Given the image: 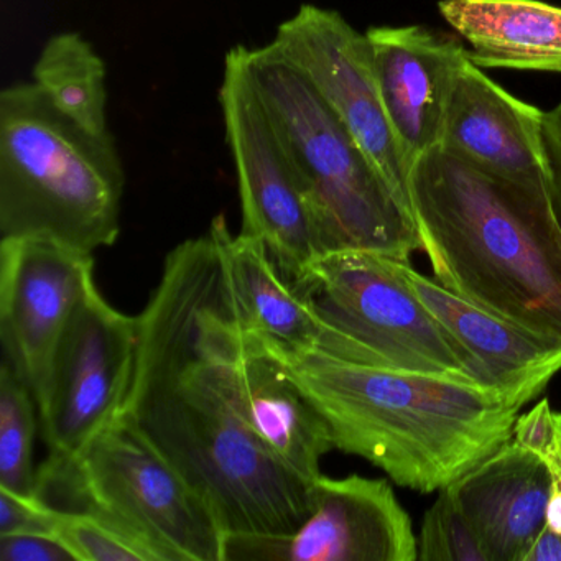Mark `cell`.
Listing matches in <instances>:
<instances>
[{"label":"cell","mask_w":561,"mask_h":561,"mask_svg":"<svg viewBox=\"0 0 561 561\" xmlns=\"http://www.w3.org/2000/svg\"><path fill=\"white\" fill-rule=\"evenodd\" d=\"M479 68L561 73V8L541 0H442Z\"/></svg>","instance_id":"d6986e66"},{"label":"cell","mask_w":561,"mask_h":561,"mask_svg":"<svg viewBox=\"0 0 561 561\" xmlns=\"http://www.w3.org/2000/svg\"><path fill=\"white\" fill-rule=\"evenodd\" d=\"M439 147L553 202L543 111L512 96L471 60L459 68L449 91Z\"/></svg>","instance_id":"5bb4252c"},{"label":"cell","mask_w":561,"mask_h":561,"mask_svg":"<svg viewBox=\"0 0 561 561\" xmlns=\"http://www.w3.org/2000/svg\"><path fill=\"white\" fill-rule=\"evenodd\" d=\"M558 416H560V422H561V413H558Z\"/></svg>","instance_id":"f546056e"},{"label":"cell","mask_w":561,"mask_h":561,"mask_svg":"<svg viewBox=\"0 0 561 561\" xmlns=\"http://www.w3.org/2000/svg\"><path fill=\"white\" fill-rule=\"evenodd\" d=\"M50 534L77 561H157L153 553L126 531L90 512L51 505Z\"/></svg>","instance_id":"7402d4cb"},{"label":"cell","mask_w":561,"mask_h":561,"mask_svg":"<svg viewBox=\"0 0 561 561\" xmlns=\"http://www.w3.org/2000/svg\"><path fill=\"white\" fill-rule=\"evenodd\" d=\"M51 505L37 495H21L0 488V535L48 531Z\"/></svg>","instance_id":"d4e9b609"},{"label":"cell","mask_w":561,"mask_h":561,"mask_svg":"<svg viewBox=\"0 0 561 561\" xmlns=\"http://www.w3.org/2000/svg\"><path fill=\"white\" fill-rule=\"evenodd\" d=\"M400 271L436 320L468 351L482 383L505 405L520 410L545 392L561 370V341L518 327L456 297L400 261Z\"/></svg>","instance_id":"2e32d148"},{"label":"cell","mask_w":561,"mask_h":561,"mask_svg":"<svg viewBox=\"0 0 561 561\" xmlns=\"http://www.w3.org/2000/svg\"><path fill=\"white\" fill-rule=\"evenodd\" d=\"M545 142L553 182V202L561 221V100L545 113Z\"/></svg>","instance_id":"4316f807"},{"label":"cell","mask_w":561,"mask_h":561,"mask_svg":"<svg viewBox=\"0 0 561 561\" xmlns=\"http://www.w3.org/2000/svg\"><path fill=\"white\" fill-rule=\"evenodd\" d=\"M32 77L42 94L78 126L94 134L110 133L106 65L80 34L51 37Z\"/></svg>","instance_id":"ffe728a7"},{"label":"cell","mask_w":561,"mask_h":561,"mask_svg":"<svg viewBox=\"0 0 561 561\" xmlns=\"http://www.w3.org/2000/svg\"><path fill=\"white\" fill-rule=\"evenodd\" d=\"M35 495L111 522L157 561H225L211 504L124 415L71 461H45Z\"/></svg>","instance_id":"8992f818"},{"label":"cell","mask_w":561,"mask_h":561,"mask_svg":"<svg viewBox=\"0 0 561 561\" xmlns=\"http://www.w3.org/2000/svg\"><path fill=\"white\" fill-rule=\"evenodd\" d=\"M93 287V254L44 238L0 241V341L34 397L71 313Z\"/></svg>","instance_id":"4fadbf2b"},{"label":"cell","mask_w":561,"mask_h":561,"mask_svg":"<svg viewBox=\"0 0 561 561\" xmlns=\"http://www.w3.org/2000/svg\"><path fill=\"white\" fill-rule=\"evenodd\" d=\"M126 175L113 134L61 114L34 83L0 94V234L93 254L121 234Z\"/></svg>","instance_id":"277c9868"},{"label":"cell","mask_w":561,"mask_h":561,"mask_svg":"<svg viewBox=\"0 0 561 561\" xmlns=\"http://www.w3.org/2000/svg\"><path fill=\"white\" fill-rule=\"evenodd\" d=\"M272 45L310 81L413 218L409 169L383 111L367 35L336 11L305 4Z\"/></svg>","instance_id":"30bf717a"},{"label":"cell","mask_w":561,"mask_h":561,"mask_svg":"<svg viewBox=\"0 0 561 561\" xmlns=\"http://www.w3.org/2000/svg\"><path fill=\"white\" fill-rule=\"evenodd\" d=\"M419 560L488 561L474 528L449 488L439 491L423 517Z\"/></svg>","instance_id":"603a6c76"},{"label":"cell","mask_w":561,"mask_h":561,"mask_svg":"<svg viewBox=\"0 0 561 561\" xmlns=\"http://www.w3.org/2000/svg\"><path fill=\"white\" fill-rule=\"evenodd\" d=\"M409 196L435 282L561 341V221L553 202L439 146L413 163Z\"/></svg>","instance_id":"3957f363"},{"label":"cell","mask_w":561,"mask_h":561,"mask_svg":"<svg viewBox=\"0 0 561 561\" xmlns=\"http://www.w3.org/2000/svg\"><path fill=\"white\" fill-rule=\"evenodd\" d=\"M259 340L320 410L334 448L402 488L442 491L512 442L520 410L485 387Z\"/></svg>","instance_id":"7a4b0ae2"},{"label":"cell","mask_w":561,"mask_h":561,"mask_svg":"<svg viewBox=\"0 0 561 561\" xmlns=\"http://www.w3.org/2000/svg\"><path fill=\"white\" fill-rule=\"evenodd\" d=\"M211 234L176 245L139 317L121 415L211 504L226 537H282L310 515L313 482L275 461L242 419L208 328L221 284Z\"/></svg>","instance_id":"6da1fadb"},{"label":"cell","mask_w":561,"mask_h":561,"mask_svg":"<svg viewBox=\"0 0 561 561\" xmlns=\"http://www.w3.org/2000/svg\"><path fill=\"white\" fill-rule=\"evenodd\" d=\"M512 443L538 456L548 471L561 469V422L558 413L551 410L550 400L541 399L534 409L517 416Z\"/></svg>","instance_id":"cb8c5ba5"},{"label":"cell","mask_w":561,"mask_h":561,"mask_svg":"<svg viewBox=\"0 0 561 561\" xmlns=\"http://www.w3.org/2000/svg\"><path fill=\"white\" fill-rule=\"evenodd\" d=\"M34 392L8 359L0 366V488L35 495L37 413Z\"/></svg>","instance_id":"44dd1931"},{"label":"cell","mask_w":561,"mask_h":561,"mask_svg":"<svg viewBox=\"0 0 561 561\" xmlns=\"http://www.w3.org/2000/svg\"><path fill=\"white\" fill-rule=\"evenodd\" d=\"M208 327L232 393L255 438L288 471L313 482L334 442L320 410L301 392L261 340L236 323L225 277L208 310Z\"/></svg>","instance_id":"7c38bea8"},{"label":"cell","mask_w":561,"mask_h":561,"mask_svg":"<svg viewBox=\"0 0 561 561\" xmlns=\"http://www.w3.org/2000/svg\"><path fill=\"white\" fill-rule=\"evenodd\" d=\"M219 104L238 173L241 232L261 239L282 274L298 285L321 255L317 234L300 183L242 60L241 45L226 55Z\"/></svg>","instance_id":"9c48e42d"},{"label":"cell","mask_w":561,"mask_h":561,"mask_svg":"<svg viewBox=\"0 0 561 561\" xmlns=\"http://www.w3.org/2000/svg\"><path fill=\"white\" fill-rule=\"evenodd\" d=\"M241 51L300 183L320 254L373 251L410 262L420 249L415 221L310 81L272 44Z\"/></svg>","instance_id":"5b68a950"},{"label":"cell","mask_w":561,"mask_h":561,"mask_svg":"<svg viewBox=\"0 0 561 561\" xmlns=\"http://www.w3.org/2000/svg\"><path fill=\"white\" fill-rule=\"evenodd\" d=\"M0 561H77L75 554L48 531L0 535Z\"/></svg>","instance_id":"484cf974"},{"label":"cell","mask_w":561,"mask_h":561,"mask_svg":"<svg viewBox=\"0 0 561 561\" xmlns=\"http://www.w3.org/2000/svg\"><path fill=\"white\" fill-rule=\"evenodd\" d=\"M522 561H561V534L545 525Z\"/></svg>","instance_id":"83f0119b"},{"label":"cell","mask_w":561,"mask_h":561,"mask_svg":"<svg viewBox=\"0 0 561 561\" xmlns=\"http://www.w3.org/2000/svg\"><path fill=\"white\" fill-rule=\"evenodd\" d=\"M366 35L383 111L410 173L423 153L439 146L449 91L469 50L420 25L373 27Z\"/></svg>","instance_id":"9a60e30c"},{"label":"cell","mask_w":561,"mask_h":561,"mask_svg":"<svg viewBox=\"0 0 561 561\" xmlns=\"http://www.w3.org/2000/svg\"><path fill=\"white\" fill-rule=\"evenodd\" d=\"M208 232L238 327L291 350H321L327 336L323 318L304 288L282 274L267 245L244 232L232 234L225 215L213 219Z\"/></svg>","instance_id":"ac0fdd59"},{"label":"cell","mask_w":561,"mask_h":561,"mask_svg":"<svg viewBox=\"0 0 561 561\" xmlns=\"http://www.w3.org/2000/svg\"><path fill=\"white\" fill-rule=\"evenodd\" d=\"M551 491L547 507V525L561 534V469L550 471Z\"/></svg>","instance_id":"f1b7e54d"},{"label":"cell","mask_w":561,"mask_h":561,"mask_svg":"<svg viewBox=\"0 0 561 561\" xmlns=\"http://www.w3.org/2000/svg\"><path fill=\"white\" fill-rule=\"evenodd\" d=\"M139 347V317L96 287L77 305L35 392L47 462H68L123 413Z\"/></svg>","instance_id":"ba28073f"},{"label":"cell","mask_w":561,"mask_h":561,"mask_svg":"<svg viewBox=\"0 0 561 561\" xmlns=\"http://www.w3.org/2000/svg\"><path fill=\"white\" fill-rule=\"evenodd\" d=\"M488 561H522L547 525L551 474L538 456L508 443L448 485Z\"/></svg>","instance_id":"e0dca14e"},{"label":"cell","mask_w":561,"mask_h":561,"mask_svg":"<svg viewBox=\"0 0 561 561\" xmlns=\"http://www.w3.org/2000/svg\"><path fill=\"white\" fill-rule=\"evenodd\" d=\"M298 287L327 324L317 351L484 387L474 359L420 300L399 259L373 251L331 252L311 262Z\"/></svg>","instance_id":"52a82bcc"},{"label":"cell","mask_w":561,"mask_h":561,"mask_svg":"<svg viewBox=\"0 0 561 561\" xmlns=\"http://www.w3.org/2000/svg\"><path fill=\"white\" fill-rule=\"evenodd\" d=\"M415 561L419 538L386 479L328 478L313 482L304 524L282 537L228 535L225 561Z\"/></svg>","instance_id":"8fae6325"}]
</instances>
